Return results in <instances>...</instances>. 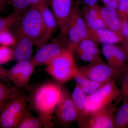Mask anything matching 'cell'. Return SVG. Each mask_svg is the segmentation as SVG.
I'll list each match as a JSON object with an SVG mask.
<instances>
[{
  "instance_id": "13",
  "label": "cell",
  "mask_w": 128,
  "mask_h": 128,
  "mask_svg": "<svg viewBox=\"0 0 128 128\" xmlns=\"http://www.w3.org/2000/svg\"><path fill=\"white\" fill-rule=\"evenodd\" d=\"M48 6V0H44L40 3V7L44 25V33L43 36L36 45L37 50L47 43L52 38L58 28L55 17Z\"/></svg>"
},
{
  "instance_id": "39",
  "label": "cell",
  "mask_w": 128,
  "mask_h": 128,
  "mask_svg": "<svg viewBox=\"0 0 128 128\" xmlns=\"http://www.w3.org/2000/svg\"><path fill=\"white\" fill-rule=\"evenodd\" d=\"M110 0H102V2H103L105 6H106V5L107 4L108 2L110 1Z\"/></svg>"
},
{
  "instance_id": "18",
  "label": "cell",
  "mask_w": 128,
  "mask_h": 128,
  "mask_svg": "<svg viewBox=\"0 0 128 128\" xmlns=\"http://www.w3.org/2000/svg\"><path fill=\"white\" fill-rule=\"evenodd\" d=\"M100 11L107 28L124 37L122 33V21L117 9L105 6H100Z\"/></svg>"
},
{
  "instance_id": "32",
  "label": "cell",
  "mask_w": 128,
  "mask_h": 128,
  "mask_svg": "<svg viewBox=\"0 0 128 128\" xmlns=\"http://www.w3.org/2000/svg\"><path fill=\"white\" fill-rule=\"evenodd\" d=\"M122 33L124 39L128 40V20L122 21Z\"/></svg>"
},
{
  "instance_id": "34",
  "label": "cell",
  "mask_w": 128,
  "mask_h": 128,
  "mask_svg": "<svg viewBox=\"0 0 128 128\" xmlns=\"http://www.w3.org/2000/svg\"><path fill=\"white\" fill-rule=\"evenodd\" d=\"M121 43V49L128 59V40L124 39Z\"/></svg>"
},
{
  "instance_id": "27",
  "label": "cell",
  "mask_w": 128,
  "mask_h": 128,
  "mask_svg": "<svg viewBox=\"0 0 128 128\" xmlns=\"http://www.w3.org/2000/svg\"><path fill=\"white\" fill-rule=\"evenodd\" d=\"M14 60V50L12 47L0 46V65Z\"/></svg>"
},
{
  "instance_id": "6",
  "label": "cell",
  "mask_w": 128,
  "mask_h": 128,
  "mask_svg": "<svg viewBox=\"0 0 128 128\" xmlns=\"http://www.w3.org/2000/svg\"><path fill=\"white\" fill-rule=\"evenodd\" d=\"M71 50H73V47L67 38H54L38 50L31 62L34 66L46 65L52 60Z\"/></svg>"
},
{
  "instance_id": "37",
  "label": "cell",
  "mask_w": 128,
  "mask_h": 128,
  "mask_svg": "<svg viewBox=\"0 0 128 128\" xmlns=\"http://www.w3.org/2000/svg\"><path fill=\"white\" fill-rule=\"evenodd\" d=\"M44 0H31V6L37 4Z\"/></svg>"
},
{
  "instance_id": "36",
  "label": "cell",
  "mask_w": 128,
  "mask_h": 128,
  "mask_svg": "<svg viewBox=\"0 0 128 128\" xmlns=\"http://www.w3.org/2000/svg\"><path fill=\"white\" fill-rule=\"evenodd\" d=\"M8 5L6 0H0V10L1 11H5L6 7Z\"/></svg>"
},
{
  "instance_id": "12",
  "label": "cell",
  "mask_w": 128,
  "mask_h": 128,
  "mask_svg": "<svg viewBox=\"0 0 128 128\" xmlns=\"http://www.w3.org/2000/svg\"><path fill=\"white\" fill-rule=\"evenodd\" d=\"M34 66L31 62H18L8 70L9 80L16 86L24 88L29 82Z\"/></svg>"
},
{
  "instance_id": "17",
  "label": "cell",
  "mask_w": 128,
  "mask_h": 128,
  "mask_svg": "<svg viewBox=\"0 0 128 128\" xmlns=\"http://www.w3.org/2000/svg\"><path fill=\"white\" fill-rule=\"evenodd\" d=\"M100 8L97 5L93 6H83L81 9L88 28L96 30L107 28L101 16Z\"/></svg>"
},
{
  "instance_id": "2",
  "label": "cell",
  "mask_w": 128,
  "mask_h": 128,
  "mask_svg": "<svg viewBox=\"0 0 128 128\" xmlns=\"http://www.w3.org/2000/svg\"><path fill=\"white\" fill-rule=\"evenodd\" d=\"M40 3L31 6L25 12L20 23L12 31L14 36L23 35L28 37L36 45L43 36L44 33Z\"/></svg>"
},
{
  "instance_id": "14",
  "label": "cell",
  "mask_w": 128,
  "mask_h": 128,
  "mask_svg": "<svg viewBox=\"0 0 128 128\" xmlns=\"http://www.w3.org/2000/svg\"><path fill=\"white\" fill-rule=\"evenodd\" d=\"M87 96L80 86L76 84L72 97L75 105L77 122L80 128H86L89 119V114L86 107Z\"/></svg>"
},
{
  "instance_id": "40",
  "label": "cell",
  "mask_w": 128,
  "mask_h": 128,
  "mask_svg": "<svg viewBox=\"0 0 128 128\" xmlns=\"http://www.w3.org/2000/svg\"><path fill=\"white\" fill-rule=\"evenodd\" d=\"M76 2H78V3H79V4H80V0H76Z\"/></svg>"
},
{
  "instance_id": "5",
  "label": "cell",
  "mask_w": 128,
  "mask_h": 128,
  "mask_svg": "<svg viewBox=\"0 0 128 128\" xmlns=\"http://www.w3.org/2000/svg\"><path fill=\"white\" fill-rule=\"evenodd\" d=\"M78 69L81 74L90 80L99 82L120 78L124 75L128 70L112 67L103 61L91 62L88 65L81 66Z\"/></svg>"
},
{
  "instance_id": "21",
  "label": "cell",
  "mask_w": 128,
  "mask_h": 128,
  "mask_svg": "<svg viewBox=\"0 0 128 128\" xmlns=\"http://www.w3.org/2000/svg\"><path fill=\"white\" fill-rule=\"evenodd\" d=\"M77 84L86 94H91L96 91L109 80L99 82L90 80L79 74L74 78Z\"/></svg>"
},
{
  "instance_id": "3",
  "label": "cell",
  "mask_w": 128,
  "mask_h": 128,
  "mask_svg": "<svg viewBox=\"0 0 128 128\" xmlns=\"http://www.w3.org/2000/svg\"><path fill=\"white\" fill-rule=\"evenodd\" d=\"M73 50H68L52 60L46 65L45 71L56 81L63 84L80 74L76 66Z\"/></svg>"
},
{
  "instance_id": "25",
  "label": "cell",
  "mask_w": 128,
  "mask_h": 128,
  "mask_svg": "<svg viewBox=\"0 0 128 128\" xmlns=\"http://www.w3.org/2000/svg\"><path fill=\"white\" fill-rule=\"evenodd\" d=\"M15 12H24L31 6V0H6Z\"/></svg>"
},
{
  "instance_id": "31",
  "label": "cell",
  "mask_w": 128,
  "mask_h": 128,
  "mask_svg": "<svg viewBox=\"0 0 128 128\" xmlns=\"http://www.w3.org/2000/svg\"><path fill=\"white\" fill-rule=\"evenodd\" d=\"M0 77L1 79L6 82L10 81L8 76V70L3 68L1 66H0Z\"/></svg>"
},
{
  "instance_id": "24",
  "label": "cell",
  "mask_w": 128,
  "mask_h": 128,
  "mask_svg": "<svg viewBox=\"0 0 128 128\" xmlns=\"http://www.w3.org/2000/svg\"><path fill=\"white\" fill-rule=\"evenodd\" d=\"M98 44L93 40L88 38L82 40L76 44L73 45L92 55L100 57V51Z\"/></svg>"
},
{
  "instance_id": "23",
  "label": "cell",
  "mask_w": 128,
  "mask_h": 128,
  "mask_svg": "<svg viewBox=\"0 0 128 128\" xmlns=\"http://www.w3.org/2000/svg\"><path fill=\"white\" fill-rule=\"evenodd\" d=\"M123 103L115 111L114 128H126L128 127V99L124 100Z\"/></svg>"
},
{
  "instance_id": "22",
  "label": "cell",
  "mask_w": 128,
  "mask_h": 128,
  "mask_svg": "<svg viewBox=\"0 0 128 128\" xmlns=\"http://www.w3.org/2000/svg\"><path fill=\"white\" fill-rule=\"evenodd\" d=\"M24 12H15L6 16L0 17V32L14 30L20 23Z\"/></svg>"
},
{
  "instance_id": "1",
  "label": "cell",
  "mask_w": 128,
  "mask_h": 128,
  "mask_svg": "<svg viewBox=\"0 0 128 128\" xmlns=\"http://www.w3.org/2000/svg\"><path fill=\"white\" fill-rule=\"evenodd\" d=\"M62 88L61 83L49 81L34 85L29 89L28 108L46 121L50 128L54 127L53 115Z\"/></svg>"
},
{
  "instance_id": "10",
  "label": "cell",
  "mask_w": 128,
  "mask_h": 128,
  "mask_svg": "<svg viewBox=\"0 0 128 128\" xmlns=\"http://www.w3.org/2000/svg\"><path fill=\"white\" fill-rule=\"evenodd\" d=\"M72 0H48V4L58 24L59 38H67L73 4Z\"/></svg>"
},
{
  "instance_id": "28",
  "label": "cell",
  "mask_w": 128,
  "mask_h": 128,
  "mask_svg": "<svg viewBox=\"0 0 128 128\" xmlns=\"http://www.w3.org/2000/svg\"><path fill=\"white\" fill-rule=\"evenodd\" d=\"M73 52L76 53L80 59L90 62L103 61L100 57H96L85 52L72 44Z\"/></svg>"
},
{
  "instance_id": "35",
  "label": "cell",
  "mask_w": 128,
  "mask_h": 128,
  "mask_svg": "<svg viewBox=\"0 0 128 128\" xmlns=\"http://www.w3.org/2000/svg\"><path fill=\"white\" fill-rule=\"evenodd\" d=\"M105 6L112 8L117 10L118 7V2L115 0H110Z\"/></svg>"
},
{
  "instance_id": "26",
  "label": "cell",
  "mask_w": 128,
  "mask_h": 128,
  "mask_svg": "<svg viewBox=\"0 0 128 128\" xmlns=\"http://www.w3.org/2000/svg\"><path fill=\"white\" fill-rule=\"evenodd\" d=\"M1 46L12 47L16 43V40L12 31H6L0 32Z\"/></svg>"
},
{
  "instance_id": "9",
  "label": "cell",
  "mask_w": 128,
  "mask_h": 128,
  "mask_svg": "<svg viewBox=\"0 0 128 128\" xmlns=\"http://www.w3.org/2000/svg\"><path fill=\"white\" fill-rule=\"evenodd\" d=\"M80 4L76 2L73 4L69 23L67 39L72 44L89 38L88 28L80 8Z\"/></svg>"
},
{
  "instance_id": "41",
  "label": "cell",
  "mask_w": 128,
  "mask_h": 128,
  "mask_svg": "<svg viewBox=\"0 0 128 128\" xmlns=\"http://www.w3.org/2000/svg\"><path fill=\"white\" fill-rule=\"evenodd\" d=\"M115 0L116 1L118 2H119L120 0Z\"/></svg>"
},
{
  "instance_id": "11",
  "label": "cell",
  "mask_w": 128,
  "mask_h": 128,
  "mask_svg": "<svg viewBox=\"0 0 128 128\" xmlns=\"http://www.w3.org/2000/svg\"><path fill=\"white\" fill-rule=\"evenodd\" d=\"M116 108L112 102L89 114L86 128H114Z\"/></svg>"
},
{
  "instance_id": "33",
  "label": "cell",
  "mask_w": 128,
  "mask_h": 128,
  "mask_svg": "<svg viewBox=\"0 0 128 128\" xmlns=\"http://www.w3.org/2000/svg\"><path fill=\"white\" fill-rule=\"evenodd\" d=\"M99 0H80V4L89 6H93L98 5V2Z\"/></svg>"
},
{
  "instance_id": "20",
  "label": "cell",
  "mask_w": 128,
  "mask_h": 128,
  "mask_svg": "<svg viewBox=\"0 0 128 128\" xmlns=\"http://www.w3.org/2000/svg\"><path fill=\"white\" fill-rule=\"evenodd\" d=\"M31 112L28 105L24 115L17 128H50L48 124L43 118L39 116H32Z\"/></svg>"
},
{
  "instance_id": "16",
  "label": "cell",
  "mask_w": 128,
  "mask_h": 128,
  "mask_svg": "<svg viewBox=\"0 0 128 128\" xmlns=\"http://www.w3.org/2000/svg\"><path fill=\"white\" fill-rule=\"evenodd\" d=\"M88 28L89 38L98 44H114L122 42L124 39L123 36L107 28L96 30Z\"/></svg>"
},
{
  "instance_id": "15",
  "label": "cell",
  "mask_w": 128,
  "mask_h": 128,
  "mask_svg": "<svg viewBox=\"0 0 128 128\" xmlns=\"http://www.w3.org/2000/svg\"><path fill=\"white\" fill-rule=\"evenodd\" d=\"M16 43L12 47L14 50V60L17 62H29L32 60L33 41L28 37L23 35L15 36Z\"/></svg>"
},
{
  "instance_id": "4",
  "label": "cell",
  "mask_w": 128,
  "mask_h": 128,
  "mask_svg": "<svg viewBox=\"0 0 128 128\" xmlns=\"http://www.w3.org/2000/svg\"><path fill=\"white\" fill-rule=\"evenodd\" d=\"M121 90L115 80L111 79L96 91L87 96L86 107L89 114L104 107L118 99L121 96Z\"/></svg>"
},
{
  "instance_id": "29",
  "label": "cell",
  "mask_w": 128,
  "mask_h": 128,
  "mask_svg": "<svg viewBox=\"0 0 128 128\" xmlns=\"http://www.w3.org/2000/svg\"><path fill=\"white\" fill-rule=\"evenodd\" d=\"M117 11L122 21H128V0H120Z\"/></svg>"
},
{
  "instance_id": "38",
  "label": "cell",
  "mask_w": 128,
  "mask_h": 128,
  "mask_svg": "<svg viewBox=\"0 0 128 128\" xmlns=\"http://www.w3.org/2000/svg\"><path fill=\"white\" fill-rule=\"evenodd\" d=\"M121 96H122L124 100L128 99V88L124 93L121 94Z\"/></svg>"
},
{
  "instance_id": "19",
  "label": "cell",
  "mask_w": 128,
  "mask_h": 128,
  "mask_svg": "<svg viewBox=\"0 0 128 128\" xmlns=\"http://www.w3.org/2000/svg\"><path fill=\"white\" fill-rule=\"evenodd\" d=\"M24 88L14 86L9 87L2 82H0V112L8 104L20 97L25 92Z\"/></svg>"
},
{
  "instance_id": "7",
  "label": "cell",
  "mask_w": 128,
  "mask_h": 128,
  "mask_svg": "<svg viewBox=\"0 0 128 128\" xmlns=\"http://www.w3.org/2000/svg\"><path fill=\"white\" fill-rule=\"evenodd\" d=\"M28 95L25 93L6 105L0 112L1 128H17L28 105Z\"/></svg>"
},
{
  "instance_id": "30",
  "label": "cell",
  "mask_w": 128,
  "mask_h": 128,
  "mask_svg": "<svg viewBox=\"0 0 128 128\" xmlns=\"http://www.w3.org/2000/svg\"><path fill=\"white\" fill-rule=\"evenodd\" d=\"M128 88V70L125 73L121 82V94Z\"/></svg>"
},
{
  "instance_id": "8",
  "label": "cell",
  "mask_w": 128,
  "mask_h": 128,
  "mask_svg": "<svg viewBox=\"0 0 128 128\" xmlns=\"http://www.w3.org/2000/svg\"><path fill=\"white\" fill-rule=\"evenodd\" d=\"M54 114L55 120L64 128L77 121V113L72 94L66 88H62Z\"/></svg>"
}]
</instances>
